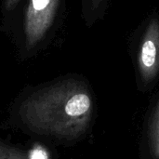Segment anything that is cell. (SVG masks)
Masks as SVG:
<instances>
[{
	"label": "cell",
	"instance_id": "4",
	"mask_svg": "<svg viewBox=\"0 0 159 159\" xmlns=\"http://www.w3.org/2000/svg\"><path fill=\"white\" fill-rule=\"evenodd\" d=\"M81 17L88 28L102 21L110 7L112 0H80Z\"/></svg>",
	"mask_w": 159,
	"mask_h": 159
},
{
	"label": "cell",
	"instance_id": "2",
	"mask_svg": "<svg viewBox=\"0 0 159 159\" xmlns=\"http://www.w3.org/2000/svg\"><path fill=\"white\" fill-rule=\"evenodd\" d=\"M64 0H27L19 36L20 50L29 55L51 40Z\"/></svg>",
	"mask_w": 159,
	"mask_h": 159
},
{
	"label": "cell",
	"instance_id": "3",
	"mask_svg": "<svg viewBox=\"0 0 159 159\" xmlns=\"http://www.w3.org/2000/svg\"><path fill=\"white\" fill-rule=\"evenodd\" d=\"M137 72L145 84L159 75V14L153 11L141 22L131 37Z\"/></svg>",
	"mask_w": 159,
	"mask_h": 159
},
{
	"label": "cell",
	"instance_id": "7",
	"mask_svg": "<svg viewBox=\"0 0 159 159\" xmlns=\"http://www.w3.org/2000/svg\"><path fill=\"white\" fill-rule=\"evenodd\" d=\"M21 0H3L2 2V11L3 15L7 17V15L11 14L19 6Z\"/></svg>",
	"mask_w": 159,
	"mask_h": 159
},
{
	"label": "cell",
	"instance_id": "5",
	"mask_svg": "<svg viewBox=\"0 0 159 159\" xmlns=\"http://www.w3.org/2000/svg\"><path fill=\"white\" fill-rule=\"evenodd\" d=\"M149 144L154 157L159 159V102L149 129Z\"/></svg>",
	"mask_w": 159,
	"mask_h": 159
},
{
	"label": "cell",
	"instance_id": "1",
	"mask_svg": "<svg viewBox=\"0 0 159 159\" xmlns=\"http://www.w3.org/2000/svg\"><path fill=\"white\" fill-rule=\"evenodd\" d=\"M92 100L86 85L64 79L31 94L20 107V116L34 132L74 139L88 129Z\"/></svg>",
	"mask_w": 159,
	"mask_h": 159
},
{
	"label": "cell",
	"instance_id": "6",
	"mask_svg": "<svg viewBox=\"0 0 159 159\" xmlns=\"http://www.w3.org/2000/svg\"><path fill=\"white\" fill-rule=\"evenodd\" d=\"M0 159H29L21 151L0 141Z\"/></svg>",
	"mask_w": 159,
	"mask_h": 159
}]
</instances>
